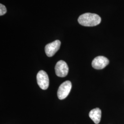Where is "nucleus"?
Here are the masks:
<instances>
[{"instance_id": "0eeeda50", "label": "nucleus", "mask_w": 124, "mask_h": 124, "mask_svg": "<svg viewBox=\"0 0 124 124\" xmlns=\"http://www.w3.org/2000/svg\"><path fill=\"white\" fill-rule=\"evenodd\" d=\"M89 115L95 124H99L101 119L102 112L100 108H97L90 111Z\"/></svg>"}, {"instance_id": "39448f33", "label": "nucleus", "mask_w": 124, "mask_h": 124, "mask_svg": "<svg viewBox=\"0 0 124 124\" xmlns=\"http://www.w3.org/2000/svg\"><path fill=\"white\" fill-rule=\"evenodd\" d=\"M60 46L61 42L59 40H56L46 45L45 48L46 55L49 57H53L59 49Z\"/></svg>"}, {"instance_id": "f03ea898", "label": "nucleus", "mask_w": 124, "mask_h": 124, "mask_svg": "<svg viewBox=\"0 0 124 124\" xmlns=\"http://www.w3.org/2000/svg\"><path fill=\"white\" fill-rule=\"evenodd\" d=\"M71 88L72 84L70 81L67 80L63 82L58 89L57 93L58 98L60 100L65 98L70 93Z\"/></svg>"}, {"instance_id": "f257e3e1", "label": "nucleus", "mask_w": 124, "mask_h": 124, "mask_svg": "<svg viewBox=\"0 0 124 124\" xmlns=\"http://www.w3.org/2000/svg\"><path fill=\"white\" fill-rule=\"evenodd\" d=\"M78 21L80 25L84 26H95L100 24L101 18L95 13H85L80 16Z\"/></svg>"}, {"instance_id": "6e6552de", "label": "nucleus", "mask_w": 124, "mask_h": 124, "mask_svg": "<svg viewBox=\"0 0 124 124\" xmlns=\"http://www.w3.org/2000/svg\"><path fill=\"white\" fill-rule=\"evenodd\" d=\"M7 13V8L4 5L0 4V15L2 16Z\"/></svg>"}, {"instance_id": "20e7f679", "label": "nucleus", "mask_w": 124, "mask_h": 124, "mask_svg": "<svg viewBox=\"0 0 124 124\" xmlns=\"http://www.w3.org/2000/svg\"><path fill=\"white\" fill-rule=\"evenodd\" d=\"M55 70L56 75L60 77L66 76L69 72V67L66 62L63 60L57 62L55 67Z\"/></svg>"}, {"instance_id": "423d86ee", "label": "nucleus", "mask_w": 124, "mask_h": 124, "mask_svg": "<svg viewBox=\"0 0 124 124\" xmlns=\"http://www.w3.org/2000/svg\"><path fill=\"white\" fill-rule=\"evenodd\" d=\"M109 61L107 58L103 56H98L95 58L92 63V65L94 69L96 70H102L109 64Z\"/></svg>"}, {"instance_id": "7ed1b4c3", "label": "nucleus", "mask_w": 124, "mask_h": 124, "mask_svg": "<svg viewBox=\"0 0 124 124\" xmlns=\"http://www.w3.org/2000/svg\"><path fill=\"white\" fill-rule=\"evenodd\" d=\"M37 84L42 90H46L49 86V80L47 73L44 70H40L36 76Z\"/></svg>"}]
</instances>
